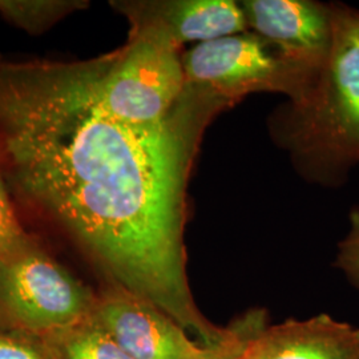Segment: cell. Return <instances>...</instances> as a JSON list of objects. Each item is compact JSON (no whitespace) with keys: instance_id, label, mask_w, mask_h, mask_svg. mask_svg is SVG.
<instances>
[{"instance_id":"1","label":"cell","mask_w":359,"mask_h":359,"mask_svg":"<svg viewBox=\"0 0 359 359\" xmlns=\"http://www.w3.org/2000/svg\"><path fill=\"white\" fill-rule=\"evenodd\" d=\"M209 123L177 100L157 124L108 115L86 60L0 56V173L109 283L139 294L187 271V184Z\"/></svg>"},{"instance_id":"2","label":"cell","mask_w":359,"mask_h":359,"mask_svg":"<svg viewBox=\"0 0 359 359\" xmlns=\"http://www.w3.org/2000/svg\"><path fill=\"white\" fill-rule=\"evenodd\" d=\"M287 137L309 172L339 182L359 163V34L351 8L333 6L330 51L293 103Z\"/></svg>"},{"instance_id":"3","label":"cell","mask_w":359,"mask_h":359,"mask_svg":"<svg viewBox=\"0 0 359 359\" xmlns=\"http://www.w3.org/2000/svg\"><path fill=\"white\" fill-rule=\"evenodd\" d=\"M90 87L108 115L129 124H157L184 88L177 47L154 32L129 28L124 46L86 60Z\"/></svg>"},{"instance_id":"4","label":"cell","mask_w":359,"mask_h":359,"mask_svg":"<svg viewBox=\"0 0 359 359\" xmlns=\"http://www.w3.org/2000/svg\"><path fill=\"white\" fill-rule=\"evenodd\" d=\"M258 35L236 34L197 44L181 55L182 93L216 114L245 96L283 92L293 103L306 92L320 71H309L271 52Z\"/></svg>"},{"instance_id":"5","label":"cell","mask_w":359,"mask_h":359,"mask_svg":"<svg viewBox=\"0 0 359 359\" xmlns=\"http://www.w3.org/2000/svg\"><path fill=\"white\" fill-rule=\"evenodd\" d=\"M96 295L38 245L0 262V314L31 333L48 337L86 320Z\"/></svg>"},{"instance_id":"6","label":"cell","mask_w":359,"mask_h":359,"mask_svg":"<svg viewBox=\"0 0 359 359\" xmlns=\"http://www.w3.org/2000/svg\"><path fill=\"white\" fill-rule=\"evenodd\" d=\"M90 316L133 359H191L205 347L151 301L116 283L96 295Z\"/></svg>"},{"instance_id":"7","label":"cell","mask_w":359,"mask_h":359,"mask_svg":"<svg viewBox=\"0 0 359 359\" xmlns=\"http://www.w3.org/2000/svg\"><path fill=\"white\" fill-rule=\"evenodd\" d=\"M246 26L285 60L309 71L325 63L333 40V6L306 0H245Z\"/></svg>"},{"instance_id":"8","label":"cell","mask_w":359,"mask_h":359,"mask_svg":"<svg viewBox=\"0 0 359 359\" xmlns=\"http://www.w3.org/2000/svg\"><path fill=\"white\" fill-rule=\"evenodd\" d=\"M112 7L128 19L132 29H144L181 48L243 34L246 22L240 4L231 0H120Z\"/></svg>"},{"instance_id":"9","label":"cell","mask_w":359,"mask_h":359,"mask_svg":"<svg viewBox=\"0 0 359 359\" xmlns=\"http://www.w3.org/2000/svg\"><path fill=\"white\" fill-rule=\"evenodd\" d=\"M245 359H359V329L327 314L266 325Z\"/></svg>"},{"instance_id":"10","label":"cell","mask_w":359,"mask_h":359,"mask_svg":"<svg viewBox=\"0 0 359 359\" xmlns=\"http://www.w3.org/2000/svg\"><path fill=\"white\" fill-rule=\"evenodd\" d=\"M46 339L47 347L62 359H133L90 314Z\"/></svg>"},{"instance_id":"11","label":"cell","mask_w":359,"mask_h":359,"mask_svg":"<svg viewBox=\"0 0 359 359\" xmlns=\"http://www.w3.org/2000/svg\"><path fill=\"white\" fill-rule=\"evenodd\" d=\"M88 6L84 0H0V16L29 35H40Z\"/></svg>"},{"instance_id":"12","label":"cell","mask_w":359,"mask_h":359,"mask_svg":"<svg viewBox=\"0 0 359 359\" xmlns=\"http://www.w3.org/2000/svg\"><path fill=\"white\" fill-rule=\"evenodd\" d=\"M265 326V311L252 310L231 323L216 345L204 347L191 359H245L250 342Z\"/></svg>"},{"instance_id":"13","label":"cell","mask_w":359,"mask_h":359,"mask_svg":"<svg viewBox=\"0 0 359 359\" xmlns=\"http://www.w3.org/2000/svg\"><path fill=\"white\" fill-rule=\"evenodd\" d=\"M34 245L16 216L10 191L0 173V262L20 256Z\"/></svg>"},{"instance_id":"14","label":"cell","mask_w":359,"mask_h":359,"mask_svg":"<svg viewBox=\"0 0 359 359\" xmlns=\"http://www.w3.org/2000/svg\"><path fill=\"white\" fill-rule=\"evenodd\" d=\"M350 228L338 245L335 266L342 270L347 280L359 290V208H353L348 216Z\"/></svg>"},{"instance_id":"15","label":"cell","mask_w":359,"mask_h":359,"mask_svg":"<svg viewBox=\"0 0 359 359\" xmlns=\"http://www.w3.org/2000/svg\"><path fill=\"white\" fill-rule=\"evenodd\" d=\"M0 359H51L46 348H39L32 344L0 334Z\"/></svg>"},{"instance_id":"16","label":"cell","mask_w":359,"mask_h":359,"mask_svg":"<svg viewBox=\"0 0 359 359\" xmlns=\"http://www.w3.org/2000/svg\"><path fill=\"white\" fill-rule=\"evenodd\" d=\"M351 18H353V22H354L359 34V11H355V10L351 8Z\"/></svg>"},{"instance_id":"17","label":"cell","mask_w":359,"mask_h":359,"mask_svg":"<svg viewBox=\"0 0 359 359\" xmlns=\"http://www.w3.org/2000/svg\"><path fill=\"white\" fill-rule=\"evenodd\" d=\"M47 350H48V353H50V355H51V359H62L60 357H57V355H56L53 351H51L48 347H47Z\"/></svg>"}]
</instances>
